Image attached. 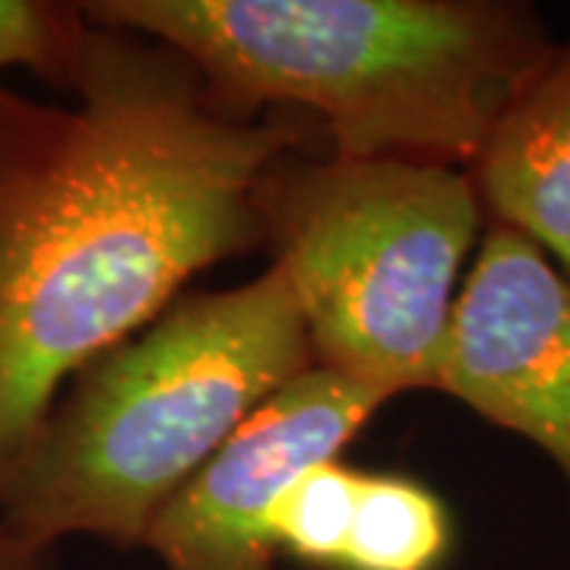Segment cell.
Wrapping results in <instances>:
<instances>
[{"label": "cell", "instance_id": "6da1fadb", "mask_svg": "<svg viewBox=\"0 0 570 570\" xmlns=\"http://www.w3.org/2000/svg\"><path fill=\"white\" fill-rule=\"evenodd\" d=\"M70 96L0 82V494L82 367L261 245L257 184L311 134L223 115L171 48L99 22Z\"/></svg>", "mask_w": 570, "mask_h": 570}, {"label": "cell", "instance_id": "7a4b0ae2", "mask_svg": "<svg viewBox=\"0 0 570 570\" xmlns=\"http://www.w3.org/2000/svg\"><path fill=\"white\" fill-rule=\"evenodd\" d=\"M82 13L171 48L238 121L298 115L336 156L466 171L558 45L520 0H89Z\"/></svg>", "mask_w": 570, "mask_h": 570}, {"label": "cell", "instance_id": "3957f363", "mask_svg": "<svg viewBox=\"0 0 570 570\" xmlns=\"http://www.w3.org/2000/svg\"><path fill=\"white\" fill-rule=\"evenodd\" d=\"M307 367L279 266L175 298L61 390L0 494V523L48 549L77 535L142 549L159 510Z\"/></svg>", "mask_w": 570, "mask_h": 570}, {"label": "cell", "instance_id": "277c9868", "mask_svg": "<svg viewBox=\"0 0 570 570\" xmlns=\"http://www.w3.org/2000/svg\"><path fill=\"white\" fill-rule=\"evenodd\" d=\"M254 206L314 365L387 400L438 393L460 276L489 228L466 168L295 149L266 168Z\"/></svg>", "mask_w": 570, "mask_h": 570}, {"label": "cell", "instance_id": "5b68a950", "mask_svg": "<svg viewBox=\"0 0 570 570\" xmlns=\"http://www.w3.org/2000/svg\"><path fill=\"white\" fill-rule=\"evenodd\" d=\"M438 393L542 450L570 491V276L513 228L475 247Z\"/></svg>", "mask_w": 570, "mask_h": 570}, {"label": "cell", "instance_id": "8992f818", "mask_svg": "<svg viewBox=\"0 0 570 570\" xmlns=\"http://www.w3.org/2000/svg\"><path fill=\"white\" fill-rule=\"evenodd\" d=\"M387 403L377 390L307 367L159 510L142 549L165 570H276L273 501L305 469L340 460Z\"/></svg>", "mask_w": 570, "mask_h": 570}, {"label": "cell", "instance_id": "52a82bcc", "mask_svg": "<svg viewBox=\"0 0 570 570\" xmlns=\"http://www.w3.org/2000/svg\"><path fill=\"white\" fill-rule=\"evenodd\" d=\"M469 178L489 225L520 232L570 276V41L517 92Z\"/></svg>", "mask_w": 570, "mask_h": 570}, {"label": "cell", "instance_id": "ba28073f", "mask_svg": "<svg viewBox=\"0 0 570 570\" xmlns=\"http://www.w3.org/2000/svg\"><path fill=\"white\" fill-rule=\"evenodd\" d=\"M453 517L438 491L403 472H365L340 570H444Z\"/></svg>", "mask_w": 570, "mask_h": 570}, {"label": "cell", "instance_id": "9c48e42d", "mask_svg": "<svg viewBox=\"0 0 570 570\" xmlns=\"http://www.w3.org/2000/svg\"><path fill=\"white\" fill-rule=\"evenodd\" d=\"M365 469L343 456L305 469L269 508L276 554L317 570H340Z\"/></svg>", "mask_w": 570, "mask_h": 570}, {"label": "cell", "instance_id": "30bf717a", "mask_svg": "<svg viewBox=\"0 0 570 570\" xmlns=\"http://www.w3.org/2000/svg\"><path fill=\"white\" fill-rule=\"evenodd\" d=\"M89 26L82 3L0 0V73L29 70L70 92Z\"/></svg>", "mask_w": 570, "mask_h": 570}, {"label": "cell", "instance_id": "8fae6325", "mask_svg": "<svg viewBox=\"0 0 570 570\" xmlns=\"http://www.w3.org/2000/svg\"><path fill=\"white\" fill-rule=\"evenodd\" d=\"M0 570H61L58 549L36 546L0 523Z\"/></svg>", "mask_w": 570, "mask_h": 570}, {"label": "cell", "instance_id": "7c38bea8", "mask_svg": "<svg viewBox=\"0 0 570 570\" xmlns=\"http://www.w3.org/2000/svg\"><path fill=\"white\" fill-rule=\"evenodd\" d=\"M564 570H570V568H564Z\"/></svg>", "mask_w": 570, "mask_h": 570}]
</instances>
